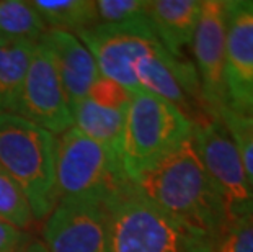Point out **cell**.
Returning a JSON list of instances; mask_svg holds the SVG:
<instances>
[{"mask_svg":"<svg viewBox=\"0 0 253 252\" xmlns=\"http://www.w3.org/2000/svg\"><path fill=\"white\" fill-rule=\"evenodd\" d=\"M132 184L160 210L217 241L230 224L224 198L199 159L193 135L164 160L139 174Z\"/></svg>","mask_w":253,"mask_h":252,"instance_id":"obj_1","label":"cell"},{"mask_svg":"<svg viewBox=\"0 0 253 252\" xmlns=\"http://www.w3.org/2000/svg\"><path fill=\"white\" fill-rule=\"evenodd\" d=\"M113 252H216L217 239L160 210L131 180L105 202Z\"/></svg>","mask_w":253,"mask_h":252,"instance_id":"obj_2","label":"cell"},{"mask_svg":"<svg viewBox=\"0 0 253 252\" xmlns=\"http://www.w3.org/2000/svg\"><path fill=\"white\" fill-rule=\"evenodd\" d=\"M57 136L18 115H0V165L20 185L35 221H44L57 203Z\"/></svg>","mask_w":253,"mask_h":252,"instance_id":"obj_3","label":"cell"},{"mask_svg":"<svg viewBox=\"0 0 253 252\" xmlns=\"http://www.w3.org/2000/svg\"><path fill=\"white\" fill-rule=\"evenodd\" d=\"M193 135V121L164 99L137 90L127 106L121 162L129 180L154 167Z\"/></svg>","mask_w":253,"mask_h":252,"instance_id":"obj_4","label":"cell"},{"mask_svg":"<svg viewBox=\"0 0 253 252\" xmlns=\"http://www.w3.org/2000/svg\"><path fill=\"white\" fill-rule=\"evenodd\" d=\"M129 179L121 159L105 146L71 128L57 136L56 192L59 200L105 203Z\"/></svg>","mask_w":253,"mask_h":252,"instance_id":"obj_5","label":"cell"},{"mask_svg":"<svg viewBox=\"0 0 253 252\" xmlns=\"http://www.w3.org/2000/svg\"><path fill=\"white\" fill-rule=\"evenodd\" d=\"M193 141L203 165L224 198L230 223L253 213V184L224 123L212 116L193 123Z\"/></svg>","mask_w":253,"mask_h":252,"instance_id":"obj_6","label":"cell"},{"mask_svg":"<svg viewBox=\"0 0 253 252\" xmlns=\"http://www.w3.org/2000/svg\"><path fill=\"white\" fill-rule=\"evenodd\" d=\"M75 36L93 56L100 76L120 84L131 94L141 90L132 74V64L164 48L147 18L131 23L95 25Z\"/></svg>","mask_w":253,"mask_h":252,"instance_id":"obj_7","label":"cell"},{"mask_svg":"<svg viewBox=\"0 0 253 252\" xmlns=\"http://www.w3.org/2000/svg\"><path fill=\"white\" fill-rule=\"evenodd\" d=\"M225 36H227V0H203L201 15L191 48L208 115L219 118L227 108L225 95Z\"/></svg>","mask_w":253,"mask_h":252,"instance_id":"obj_8","label":"cell"},{"mask_svg":"<svg viewBox=\"0 0 253 252\" xmlns=\"http://www.w3.org/2000/svg\"><path fill=\"white\" fill-rule=\"evenodd\" d=\"M41 241L49 252H113L105 203L59 200L44 219Z\"/></svg>","mask_w":253,"mask_h":252,"instance_id":"obj_9","label":"cell"},{"mask_svg":"<svg viewBox=\"0 0 253 252\" xmlns=\"http://www.w3.org/2000/svg\"><path fill=\"white\" fill-rule=\"evenodd\" d=\"M61 136L74 126L67 94L56 71L51 51L42 41L35 46L18 99L17 113Z\"/></svg>","mask_w":253,"mask_h":252,"instance_id":"obj_10","label":"cell"},{"mask_svg":"<svg viewBox=\"0 0 253 252\" xmlns=\"http://www.w3.org/2000/svg\"><path fill=\"white\" fill-rule=\"evenodd\" d=\"M139 89L164 99L193 123L209 116L204 108L195 64L171 56L165 48L139 57L132 64Z\"/></svg>","mask_w":253,"mask_h":252,"instance_id":"obj_11","label":"cell"},{"mask_svg":"<svg viewBox=\"0 0 253 252\" xmlns=\"http://www.w3.org/2000/svg\"><path fill=\"white\" fill-rule=\"evenodd\" d=\"M227 110L253 116V0H227Z\"/></svg>","mask_w":253,"mask_h":252,"instance_id":"obj_12","label":"cell"},{"mask_svg":"<svg viewBox=\"0 0 253 252\" xmlns=\"http://www.w3.org/2000/svg\"><path fill=\"white\" fill-rule=\"evenodd\" d=\"M129 101V90L100 77L72 110L74 128L121 159Z\"/></svg>","mask_w":253,"mask_h":252,"instance_id":"obj_13","label":"cell"},{"mask_svg":"<svg viewBox=\"0 0 253 252\" xmlns=\"http://www.w3.org/2000/svg\"><path fill=\"white\" fill-rule=\"evenodd\" d=\"M41 41L51 51L72 111L75 105L88 94L91 85L101 77L95 59L87 46L77 36L67 31L47 30Z\"/></svg>","mask_w":253,"mask_h":252,"instance_id":"obj_14","label":"cell"},{"mask_svg":"<svg viewBox=\"0 0 253 252\" xmlns=\"http://www.w3.org/2000/svg\"><path fill=\"white\" fill-rule=\"evenodd\" d=\"M203 0H147V21L171 56L185 57L201 15Z\"/></svg>","mask_w":253,"mask_h":252,"instance_id":"obj_15","label":"cell"},{"mask_svg":"<svg viewBox=\"0 0 253 252\" xmlns=\"http://www.w3.org/2000/svg\"><path fill=\"white\" fill-rule=\"evenodd\" d=\"M36 45L0 41V115L17 113L21 87Z\"/></svg>","mask_w":253,"mask_h":252,"instance_id":"obj_16","label":"cell"},{"mask_svg":"<svg viewBox=\"0 0 253 252\" xmlns=\"http://www.w3.org/2000/svg\"><path fill=\"white\" fill-rule=\"evenodd\" d=\"M47 30L79 35L98 25L93 0H31Z\"/></svg>","mask_w":253,"mask_h":252,"instance_id":"obj_17","label":"cell"},{"mask_svg":"<svg viewBox=\"0 0 253 252\" xmlns=\"http://www.w3.org/2000/svg\"><path fill=\"white\" fill-rule=\"evenodd\" d=\"M47 33L41 15L23 0H0V41L40 43Z\"/></svg>","mask_w":253,"mask_h":252,"instance_id":"obj_18","label":"cell"},{"mask_svg":"<svg viewBox=\"0 0 253 252\" xmlns=\"http://www.w3.org/2000/svg\"><path fill=\"white\" fill-rule=\"evenodd\" d=\"M0 218L7 219L25 231H30L35 223L28 198L2 165H0Z\"/></svg>","mask_w":253,"mask_h":252,"instance_id":"obj_19","label":"cell"},{"mask_svg":"<svg viewBox=\"0 0 253 252\" xmlns=\"http://www.w3.org/2000/svg\"><path fill=\"white\" fill-rule=\"evenodd\" d=\"M147 0H96L98 25L131 23L147 18Z\"/></svg>","mask_w":253,"mask_h":252,"instance_id":"obj_20","label":"cell"},{"mask_svg":"<svg viewBox=\"0 0 253 252\" xmlns=\"http://www.w3.org/2000/svg\"><path fill=\"white\" fill-rule=\"evenodd\" d=\"M219 120L224 123L229 135L232 136L237 151L240 154L242 164L245 167V172L253 184V126L245 116L234 113L227 108L220 111Z\"/></svg>","mask_w":253,"mask_h":252,"instance_id":"obj_21","label":"cell"},{"mask_svg":"<svg viewBox=\"0 0 253 252\" xmlns=\"http://www.w3.org/2000/svg\"><path fill=\"white\" fill-rule=\"evenodd\" d=\"M216 252H253V213L229 224L217 241Z\"/></svg>","mask_w":253,"mask_h":252,"instance_id":"obj_22","label":"cell"},{"mask_svg":"<svg viewBox=\"0 0 253 252\" xmlns=\"http://www.w3.org/2000/svg\"><path fill=\"white\" fill-rule=\"evenodd\" d=\"M33 239V234L0 218V252H18Z\"/></svg>","mask_w":253,"mask_h":252,"instance_id":"obj_23","label":"cell"},{"mask_svg":"<svg viewBox=\"0 0 253 252\" xmlns=\"http://www.w3.org/2000/svg\"><path fill=\"white\" fill-rule=\"evenodd\" d=\"M18 252H49V251H47V248H46L44 243H42L41 239L33 238L28 244L25 246V248H21Z\"/></svg>","mask_w":253,"mask_h":252,"instance_id":"obj_24","label":"cell"},{"mask_svg":"<svg viewBox=\"0 0 253 252\" xmlns=\"http://www.w3.org/2000/svg\"><path fill=\"white\" fill-rule=\"evenodd\" d=\"M242 116H244V115H242ZM245 118H247V120H249V123L253 126V116H245Z\"/></svg>","mask_w":253,"mask_h":252,"instance_id":"obj_25","label":"cell"}]
</instances>
